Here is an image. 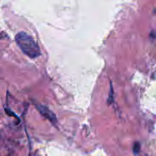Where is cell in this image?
Listing matches in <instances>:
<instances>
[{
  "label": "cell",
  "instance_id": "cell-3",
  "mask_svg": "<svg viewBox=\"0 0 156 156\" xmlns=\"http://www.w3.org/2000/svg\"><path fill=\"white\" fill-rule=\"evenodd\" d=\"M140 148H141V146H140V143H136L135 144H134L133 149V152H134V154H135V155H137V154H139V152H140Z\"/></svg>",
  "mask_w": 156,
  "mask_h": 156
},
{
  "label": "cell",
  "instance_id": "cell-1",
  "mask_svg": "<svg viewBox=\"0 0 156 156\" xmlns=\"http://www.w3.org/2000/svg\"><path fill=\"white\" fill-rule=\"evenodd\" d=\"M15 41L21 51L31 59L41 55V49L33 37L25 32H20L15 36Z\"/></svg>",
  "mask_w": 156,
  "mask_h": 156
},
{
  "label": "cell",
  "instance_id": "cell-2",
  "mask_svg": "<svg viewBox=\"0 0 156 156\" xmlns=\"http://www.w3.org/2000/svg\"><path fill=\"white\" fill-rule=\"evenodd\" d=\"M37 109L38 110L40 113L45 117L46 119L49 120L53 125H56L57 123V119H56V115L53 111H50L48 108L44 106V105H37Z\"/></svg>",
  "mask_w": 156,
  "mask_h": 156
},
{
  "label": "cell",
  "instance_id": "cell-4",
  "mask_svg": "<svg viewBox=\"0 0 156 156\" xmlns=\"http://www.w3.org/2000/svg\"><path fill=\"white\" fill-rule=\"evenodd\" d=\"M112 93H113V88H112V85H111V91H110V97H109V98H108V104H111V101H113Z\"/></svg>",
  "mask_w": 156,
  "mask_h": 156
}]
</instances>
